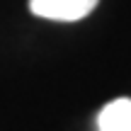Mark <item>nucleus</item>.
<instances>
[{"label":"nucleus","mask_w":131,"mask_h":131,"mask_svg":"<svg viewBox=\"0 0 131 131\" xmlns=\"http://www.w3.org/2000/svg\"><path fill=\"white\" fill-rule=\"evenodd\" d=\"M100 0H29V10L37 17L53 22H78L88 17Z\"/></svg>","instance_id":"obj_1"},{"label":"nucleus","mask_w":131,"mask_h":131,"mask_svg":"<svg viewBox=\"0 0 131 131\" xmlns=\"http://www.w3.org/2000/svg\"><path fill=\"white\" fill-rule=\"evenodd\" d=\"M100 131H131V100L119 97L114 102L104 104L97 119Z\"/></svg>","instance_id":"obj_2"}]
</instances>
